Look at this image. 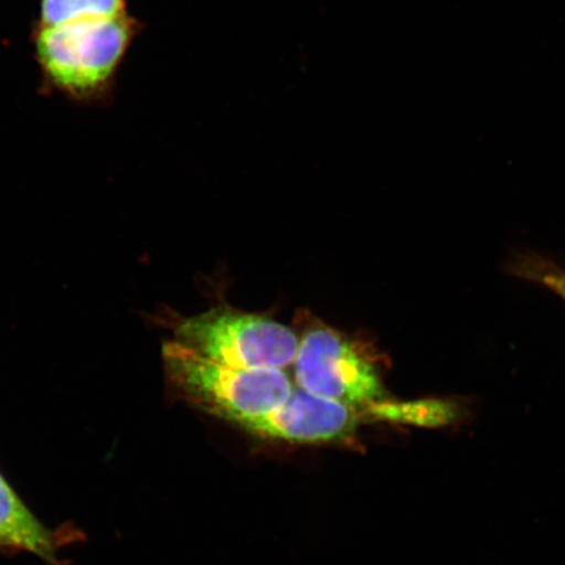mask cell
Returning <instances> with one entry per match:
<instances>
[{
    "label": "cell",
    "instance_id": "8992f818",
    "mask_svg": "<svg viewBox=\"0 0 565 565\" xmlns=\"http://www.w3.org/2000/svg\"><path fill=\"white\" fill-rule=\"evenodd\" d=\"M0 545L28 551L49 564L56 563L53 534L0 475Z\"/></svg>",
    "mask_w": 565,
    "mask_h": 565
},
{
    "label": "cell",
    "instance_id": "277c9868",
    "mask_svg": "<svg viewBox=\"0 0 565 565\" xmlns=\"http://www.w3.org/2000/svg\"><path fill=\"white\" fill-rule=\"evenodd\" d=\"M173 341L216 363L286 370L298 353L296 331L271 318L218 306L177 320Z\"/></svg>",
    "mask_w": 565,
    "mask_h": 565
},
{
    "label": "cell",
    "instance_id": "6da1fadb",
    "mask_svg": "<svg viewBox=\"0 0 565 565\" xmlns=\"http://www.w3.org/2000/svg\"><path fill=\"white\" fill-rule=\"evenodd\" d=\"M141 30L143 25L129 13L33 25L42 89L76 104H105L115 94L119 68Z\"/></svg>",
    "mask_w": 565,
    "mask_h": 565
},
{
    "label": "cell",
    "instance_id": "7a4b0ae2",
    "mask_svg": "<svg viewBox=\"0 0 565 565\" xmlns=\"http://www.w3.org/2000/svg\"><path fill=\"white\" fill-rule=\"evenodd\" d=\"M162 362L168 383L180 397L238 427L286 404L295 388L285 370L216 363L173 339L162 344Z\"/></svg>",
    "mask_w": 565,
    "mask_h": 565
},
{
    "label": "cell",
    "instance_id": "ba28073f",
    "mask_svg": "<svg viewBox=\"0 0 565 565\" xmlns=\"http://www.w3.org/2000/svg\"><path fill=\"white\" fill-rule=\"evenodd\" d=\"M524 271L536 281L543 282L551 291L559 295L565 302V273L561 268L533 260L526 264Z\"/></svg>",
    "mask_w": 565,
    "mask_h": 565
},
{
    "label": "cell",
    "instance_id": "3957f363",
    "mask_svg": "<svg viewBox=\"0 0 565 565\" xmlns=\"http://www.w3.org/2000/svg\"><path fill=\"white\" fill-rule=\"evenodd\" d=\"M296 386L315 397L370 408L386 401L376 356L366 344L303 310L298 316Z\"/></svg>",
    "mask_w": 565,
    "mask_h": 565
},
{
    "label": "cell",
    "instance_id": "52a82bcc",
    "mask_svg": "<svg viewBox=\"0 0 565 565\" xmlns=\"http://www.w3.org/2000/svg\"><path fill=\"white\" fill-rule=\"evenodd\" d=\"M127 0H40L35 26H56L87 18L125 15Z\"/></svg>",
    "mask_w": 565,
    "mask_h": 565
},
{
    "label": "cell",
    "instance_id": "5b68a950",
    "mask_svg": "<svg viewBox=\"0 0 565 565\" xmlns=\"http://www.w3.org/2000/svg\"><path fill=\"white\" fill-rule=\"evenodd\" d=\"M372 407L338 404L315 397L296 386L286 404L259 418L245 422L239 428L260 439L281 443L345 441L352 439L362 423L373 419Z\"/></svg>",
    "mask_w": 565,
    "mask_h": 565
}]
</instances>
